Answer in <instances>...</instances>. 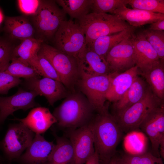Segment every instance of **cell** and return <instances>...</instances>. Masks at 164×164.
Instances as JSON below:
<instances>
[{
  "mask_svg": "<svg viewBox=\"0 0 164 164\" xmlns=\"http://www.w3.org/2000/svg\"><path fill=\"white\" fill-rule=\"evenodd\" d=\"M108 106L97 112L92 121L95 151L101 164L108 162L115 155L123 133L115 117L109 112Z\"/></svg>",
  "mask_w": 164,
  "mask_h": 164,
  "instance_id": "cell-1",
  "label": "cell"
},
{
  "mask_svg": "<svg viewBox=\"0 0 164 164\" xmlns=\"http://www.w3.org/2000/svg\"><path fill=\"white\" fill-rule=\"evenodd\" d=\"M95 111L86 97L75 91L68 94L52 113L58 127L75 129L90 123Z\"/></svg>",
  "mask_w": 164,
  "mask_h": 164,
  "instance_id": "cell-2",
  "label": "cell"
},
{
  "mask_svg": "<svg viewBox=\"0 0 164 164\" xmlns=\"http://www.w3.org/2000/svg\"><path fill=\"white\" fill-rule=\"evenodd\" d=\"M77 23L84 32L87 46L99 37L119 32L131 26L115 15L106 13H89L78 19Z\"/></svg>",
  "mask_w": 164,
  "mask_h": 164,
  "instance_id": "cell-3",
  "label": "cell"
},
{
  "mask_svg": "<svg viewBox=\"0 0 164 164\" xmlns=\"http://www.w3.org/2000/svg\"><path fill=\"white\" fill-rule=\"evenodd\" d=\"M38 53L51 63L67 89L75 91V87L80 77L77 59L44 42Z\"/></svg>",
  "mask_w": 164,
  "mask_h": 164,
  "instance_id": "cell-4",
  "label": "cell"
},
{
  "mask_svg": "<svg viewBox=\"0 0 164 164\" xmlns=\"http://www.w3.org/2000/svg\"><path fill=\"white\" fill-rule=\"evenodd\" d=\"M30 19L38 35V39L50 40L61 23L66 19V14L55 0H40L38 8Z\"/></svg>",
  "mask_w": 164,
  "mask_h": 164,
  "instance_id": "cell-5",
  "label": "cell"
},
{
  "mask_svg": "<svg viewBox=\"0 0 164 164\" xmlns=\"http://www.w3.org/2000/svg\"><path fill=\"white\" fill-rule=\"evenodd\" d=\"M163 104L164 101L159 99L148 86L140 100L119 114L113 115L123 132H128L139 128L151 112Z\"/></svg>",
  "mask_w": 164,
  "mask_h": 164,
  "instance_id": "cell-6",
  "label": "cell"
},
{
  "mask_svg": "<svg viewBox=\"0 0 164 164\" xmlns=\"http://www.w3.org/2000/svg\"><path fill=\"white\" fill-rule=\"evenodd\" d=\"M21 122L10 125L3 139L0 141V149L9 162L18 159L29 146L35 134Z\"/></svg>",
  "mask_w": 164,
  "mask_h": 164,
  "instance_id": "cell-7",
  "label": "cell"
},
{
  "mask_svg": "<svg viewBox=\"0 0 164 164\" xmlns=\"http://www.w3.org/2000/svg\"><path fill=\"white\" fill-rule=\"evenodd\" d=\"M53 39L55 48L77 59L86 45L83 30L72 19L66 20L61 23Z\"/></svg>",
  "mask_w": 164,
  "mask_h": 164,
  "instance_id": "cell-8",
  "label": "cell"
},
{
  "mask_svg": "<svg viewBox=\"0 0 164 164\" xmlns=\"http://www.w3.org/2000/svg\"><path fill=\"white\" fill-rule=\"evenodd\" d=\"M110 82L108 74L97 76L80 75L77 85L80 92L86 97L97 112L104 110L106 94Z\"/></svg>",
  "mask_w": 164,
  "mask_h": 164,
  "instance_id": "cell-9",
  "label": "cell"
},
{
  "mask_svg": "<svg viewBox=\"0 0 164 164\" xmlns=\"http://www.w3.org/2000/svg\"><path fill=\"white\" fill-rule=\"evenodd\" d=\"M146 134L151 144L153 155L164 158V104L151 112L145 119L139 128Z\"/></svg>",
  "mask_w": 164,
  "mask_h": 164,
  "instance_id": "cell-10",
  "label": "cell"
},
{
  "mask_svg": "<svg viewBox=\"0 0 164 164\" xmlns=\"http://www.w3.org/2000/svg\"><path fill=\"white\" fill-rule=\"evenodd\" d=\"M68 131V138L74 151L75 164H84L95 151L92 121L83 126Z\"/></svg>",
  "mask_w": 164,
  "mask_h": 164,
  "instance_id": "cell-11",
  "label": "cell"
},
{
  "mask_svg": "<svg viewBox=\"0 0 164 164\" xmlns=\"http://www.w3.org/2000/svg\"><path fill=\"white\" fill-rule=\"evenodd\" d=\"M130 38L133 49L135 65L140 70V74L142 75L161 60L142 31L136 34L133 33Z\"/></svg>",
  "mask_w": 164,
  "mask_h": 164,
  "instance_id": "cell-12",
  "label": "cell"
},
{
  "mask_svg": "<svg viewBox=\"0 0 164 164\" xmlns=\"http://www.w3.org/2000/svg\"><path fill=\"white\" fill-rule=\"evenodd\" d=\"M33 91L25 90L19 88L14 94L8 97H0V125L4 122L10 115L18 110L26 111L40 106L36 102L35 98L38 96Z\"/></svg>",
  "mask_w": 164,
  "mask_h": 164,
  "instance_id": "cell-13",
  "label": "cell"
},
{
  "mask_svg": "<svg viewBox=\"0 0 164 164\" xmlns=\"http://www.w3.org/2000/svg\"><path fill=\"white\" fill-rule=\"evenodd\" d=\"M24 85L28 91L44 96L52 106L68 94L67 89L62 82L49 78L25 79Z\"/></svg>",
  "mask_w": 164,
  "mask_h": 164,
  "instance_id": "cell-14",
  "label": "cell"
},
{
  "mask_svg": "<svg viewBox=\"0 0 164 164\" xmlns=\"http://www.w3.org/2000/svg\"><path fill=\"white\" fill-rule=\"evenodd\" d=\"M130 37L113 47L108 53L105 59L110 73H121L135 65Z\"/></svg>",
  "mask_w": 164,
  "mask_h": 164,
  "instance_id": "cell-15",
  "label": "cell"
},
{
  "mask_svg": "<svg viewBox=\"0 0 164 164\" xmlns=\"http://www.w3.org/2000/svg\"><path fill=\"white\" fill-rule=\"evenodd\" d=\"M55 146L53 142L35 134L25 152L16 160L20 164H46Z\"/></svg>",
  "mask_w": 164,
  "mask_h": 164,
  "instance_id": "cell-16",
  "label": "cell"
},
{
  "mask_svg": "<svg viewBox=\"0 0 164 164\" xmlns=\"http://www.w3.org/2000/svg\"><path fill=\"white\" fill-rule=\"evenodd\" d=\"M77 59L80 76H97L110 73L105 59L86 45L80 52Z\"/></svg>",
  "mask_w": 164,
  "mask_h": 164,
  "instance_id": "cell-17",
  "label": "cell"
},
{
  "mask_svg": "<svg viewBox=\"0 0 164 164\" xmlns=\"http://www.w3.org/2000/svg\"><path fill=\"white\" fill-rule=\"evenodd\" d=\"M140 72L136 65L121 73H110V82L107 100L114 103L119 100L130 88Z\"/></svg>",
  "mask_w": 164,
  "mask_h": 164,
  "instance_id": "cell-18",
  "label": "cell"
},
{
  "mask_svg": "<svg viewBox=\"0 0 164 164\" xmlns=\"http://www.w3.org/2000/svg\"><path fill=\"white\" fill-rule=\"evenodd\" d=\"M22 123L35 134L44 133L57 121L49 109L44 107L33 108L25 118L14 119Z\"/></svg>",
  "mask_w": 164,
  "mask_h": 164,
  "instance_id": "cell-19",
  "label": "cell"
},
{
  "mask_svg": "<svg viewBox=\"0 0 164 164\" xmlns=\"http://www.w3.org/2000/svg\"><path fill=\"white\" fill-rule=\"evenodd\" d=\"M4 29L10 38L22 41L34 37L36 33L29 18L25 15L6 17L4 20Z\"/></svg>",
  "mask_w": 164,
  "mask_h": 164,
  "instance_id": "cell-20",
  "label": "cell"
},
{
  "mask_svg": "<svg viewBox=\"0 0 164 164\" xmlns=\"http://www.w3.org/2000/svg\"><path fill=\"white\" fill-rule=\"evenodd\" d=\"M112 14L115 15L121 20L127 21L130 25L135 27L164 20V14L130 9L125 5L115 10Z\"/></svg>",
  "mask_w": 164,
  "mask_h": 164,
  "instance_id": "cell-21",
  "label": "cell"
},
{
  "mask_svg": "<svg viewBox=\"0 0 164 164\" xmlns=\"http://www.w3.org/2000/svg\"><path fill=\"white\" fill-rule=\"evenodd\" d=\"M22 41L19 45L14 47L12 57L18 58L33 67L39 74L38 54L44 41L34 37Z\"/></svg>",
  "mask_w": 164,
  "mask_h": 164,
  "instance_id": "cell-22",
  "label": "cell"
},
{
  "mask_svg": "<svg viewBox=\"0 0 164 164\" xmlns=\"http://www.w3.org/2000/svg\"><path fill=\"white\" fill-rule=\"evenodd\" d=\"M148 85L141 77L137 76L131 86L122 97L113 103V116L116 115L140 100L145 95Z\"/></svg>",
  "mask_w": 164,
  "mask_h": 164,
  "instance_id": "cell-23",
  "label": "cell"
},
{
  "mask_svg": "<svg viewBox=\"0 0 164 164\" xmlns=\"http://www.w3.org/2000/svg\"><path fill=\"white\" fill-rule=\"evenodd\" d=\"M135 28L131 26L119 32L99 37L86 46L105 59L108 53L113 47L134 33Z\"/></svg>",
  "mask_w": 164,
  "mask_h": 164,
  "instance_id": "cell-24",
  "label": "cell"
},
{
  "mask_svg": "<svg viewBox=\"0 0 164 164\" xmlns=\"http://www.w3.org/2000/svg\"><path fill=\"white\" fill-rule=\"evenodd\" d=\"M53 133L56 143L46 164H75L74 151L70 139Z\"/></svg>",
  "mask_w": 164,
  "mask_h": 164,
  "instance_id": "cell-25",
  "label": "cell"
},
{
  "mask_svg": "<svg viewBox=\"0 0 164 164\" xmlns=\"http://www.w3.org/2000/svg\"><path fill=\"white\" fill-rule=\"evenodd\" d=\"M154 94L160 100L164 99V61H161L142 75Z\"/></svg>",
  "mask_w": 164,
  "mask_h": 164,
  "instance_id": "cell-26",
  "label": "cell"
},
{
  "mask_svg": "<svg viewBox=\"0 0 164 164\" xmlns=\"http://www.w3.org/2000/svg\"><path fill=\"white\" fill-rule=\"evenodd\" d=\"M57 4L72 18L77 20L89 13L92 0H57Z\"/></svg>",
  "mask_w": 164,
  "mask_h": 164,
  "instance_id": "cell-27",
  "label": "cell"
},
{
  "mask_svg": "<svg viewBox=\"0 0 164 164\" xmlns=\"http://www.w3.org/2000/svg\"><path fill=\"white\" fill-rule=\"evenodd\" d=\"M11 61V63L5 70L11 75L25 79L40 78V76L34 68L18 58L12 57Z\"/></svg>",
  "mask_w": 164,
  "mask_h": 164,
  "instance_id": "cell-28",
  "label": "cell"
},
{
  "mask_svg": "<svg viewBox=\"0 0 164 164\" xmlns=\"http://www.w3.org/2000/svg\"><path fill=\"white\" fill-rule=\"evenodd\" d=\"M118 157L120 164H164L161 157L149 152L137 154L125 153Z\"/></svg>",
  "mask_w": 164,
  "mask_h": 164,
  "instance_id": "cell-29",
  "label": "cell"
},
{
  "mask_svg": "<svg viewBox=\"0 0 164 164\" xmlns=\"http://www.w3.org/2000/svg\"><path fill=\"white\" fill-rule=\"evenodd\" d=\"M142 32L156 52L160 60L164 61V31H154L147 29Z\"/></svg>",
  "mask_w": 164,
  "mask_h": 164,
  "instance_id": "cell-30",
  "label": "cell"
},
{
  "mask_svg": "<svg viewBox=\"0 0 164 164\" xmlns=\"http://www.w3.org/2000/svg\"><path fill=\"white\" fill-rule=\"evenodd\" d=\"M127 4V0H92L91 11L96 13H109Z\"/></svg>",
  "mask_w": 164,
  "mask_h": 164,
  "instance_id": "cell-31",
  "label": "cell"
},
{
  "mask_svg": "<svg viewBox=\"0 0 164 164\" xmlns=\"http://www.w3.org/2000/svg\"><path fill=\"white\" fill-rule=\"evenodd\" d=\"M133 9L164 14V0H127Z\"/></svg>",
  "mask_w": 164,
  "mask_h": 164,
  "instance_id": "cell-32",
  "label": "cell"
},
{
  "mask_svg": "<svg viewBox=\"0 0 164 164\" xmlns=\"http://www.w3.org/2000/svg\"><path fill=\"white\" fill-rule=\"evenodd\" d=\"M14 47L9 40L0 38V71L5 69L9 64Z\"/></svg>",
  "mask_w": 164,
  "mask_h": 164,
  "instance_id": "cell-33",
  "label": "cell"
},
{
  "mask_svg": "<svg viewBox=\"0 0 164 164\" xmlns=\"http://www.w3.org/2000/svg\"><path fill=\"white\" fill-rule=\"evenodd\" d=\"M5 69L0 71V94H7L10 89L18 86L22 81L20 78L7 73Z\"/></svg>",
  "mask_w": 164,
  "mask_h": 164,
  "instance_id": "cell-34",
  "label": "cell"
},
{
  "mask_svg": "<svg viewBox=\"0 0 164 164\" xmlns=\"http://www.w3.org/2000/svg\"><path fill=\"white\" fill-rule=\"evenodd\" d=\"M38 58L40 76L61 82L56 71L48 60L38 53Z\"/></svg>",
  "mask_w": 164,
  "mask_h": 164,
  "instance_id": "cell-35",
  "label": "cell"
},
{
  "mask_svg": "<svg viewBox=\"0 0 164 164\" xmlns=\"http://www.w3.org/2000/svg\"><path fill=\"white\" fill-rule=\"evenodd\" d=\"M17 1L20 10L26 15H31L34 14L40 2V0H19Z\"/></svg>",
  "mask_w": 164,
  "mask_h": 164,
  "instance_id": "cell-36",
  "label": "cell"
},
{
  "mask_svg": "<svg viewBox=\"0 0 164 164\" xmlns=\"http://www.w3.org/2000/svg\"><path fill=\"white\" fill-rule=\"evenodd\" d=\"M148 29L154 31H164V20H159L152 23Z\"/></svg>",
  "mask_w": 164,
  "mask_h": 164,
  "instance_id": "cell-37",
  "label": "cell"
},
{
  "mask_svg": "<svg viewBox=\"0 0 164 164\" xmlns=\"http://www.w3.org/2000/svg\"><path fill=\"white\" fill-rule=\"evenodd\" d=\"M84 164H101L98 155L95 151Z\"/></svg>",
  "mask_w": 164,
  "mask_h": 164,
  "instance_id": "cell-38",
  "label": "cell"
},
{
  "mask_svg": "<svg viewBox=\"0 0 164 164\" xmlns=\"http://www.w3.org/2000/svg\"><path fill=\"white\" fill-rule=\"evenodd\" d=\"M103 164H120L118 157L115 155L108 162Z\"/></svg>",
  "mask_w": 164,
  "mask_h": 164,
  "instance_id": "cell-39",
  "label": "cell"
},
{
  "mask_svg": "<svg viewBox=\"0 0 164 164\" xmlns=\"http://www.w3.org/2000/svg\"><path fill=\"white\" fill-rule=\"evenodd\" d=\"M0 163L1 164H11L7 161L4 158L0 155Z\"/></svg>",
  "mask_w": 164,
  "mask_h": 164,
  "instance_id": "cell-40",
  "label": "cell"
},
{
  "mask_svg": "<svg viewBox=\"0 0 164 164\" xmlns=\"http://www.w3.org/2000/svg\"><path fill=\"white\" fill-rule=\"evenodd\" d=\"M4 19L3 14L0 9V24L2 22Z\"/></svg>",
  "mask_w": 164,
  "mask_h": 164,
  "instance_id": "cell-41",
  "label": "cell"
}]
</instances>
